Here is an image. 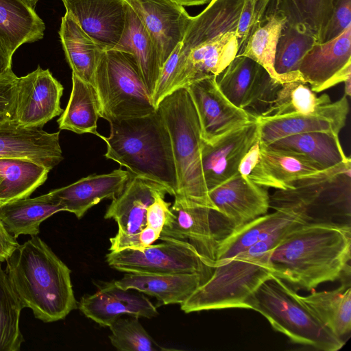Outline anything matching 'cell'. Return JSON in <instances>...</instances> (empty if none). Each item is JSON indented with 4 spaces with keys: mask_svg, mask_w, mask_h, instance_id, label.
<instances>
[{
    "mask_svg": "<svg viewBox=\"0 0 351 351\" xmlns=\"http://www.w3.org/2000/svg\"><path fill=\"white\" fill-rule=\"evenodd\" d=\"M182 6L199 5L209 3L211 0H170Z\"/></svg>",
    "mask_w": 351,
    "mask_h": 351,
    "instance_id": "51",
    "label": "cell"
},
{
    "mask_svg": "<svg viewBox=\"0 0 351 351\" xmlns=\"http://www.w3.org/2000/svg\"><path fill=\"white\" fill-rule=\"evenodd\" d=\"M265 145L298 156L319 171L333 167L349 158L343 152L339 135L328 132L293 134Z\"/></svg>",
    "mask_w": 351,
    "mask_h": 351,
    "instance_id": "26",
    "label": "cell"
},
{
    "mask_svg": "<svg viewBox=\"0 0 351 351\" xmlns=\"http://www.w3.org/2000/svg\"><path fill=\"white\" fill-rule=\"evenodd\" d=\"M45 25L25 0H0V44L8 55L22 45L42 39Z\"/></svg>",
    "mask_w": 351,
    "mask_h": 351,
    "instance_id": "27",
    "label": "cell"
},
{
    "mask_svg": "<svg viewBox=\"0 0 351 351\" xmlns=\"http://www.w3.org/2000/svg\"><path fill=\"white\" fill-rule=\"evenodd\" d=\"M165 195H157L148 206L146 213V226L160 232L173 221L174 215L170 209L171 203L165 200Z\"/></svg>",
    "mask_w": 351,
    "mask_h": 351,
    "instance_id": "47",
    "label": "cell"
},
{
    "mask_svg": "<svg viewBox=\"0 0 351 351\" xmlns=\"http://www.w3.org/2000/svg\"><path fill=\"white\" fill-rule=\"evenodd\" d=\"M160 239L163 242L143 251L110 252L106 255V262L111 268L125 273L199 274L210 278L215 263L202 256L191 244L170 237Z\"/></svg>",
    "mask_w": 351,
    "mask_h": 351,
    "instance_id": "10",
    "label": "cell"
},
{
    "mask_svg": "<svg viewBox=\"0 0 351 351\" xmlns=\"http://www.w3.org/2000/svg\"><path fill=\"white\" fill-rule=\"evenodd\" d=\"M245 0H211L192 21L181 42L180 71L172 91L217 76L237 56V27Z\"/></svg>",
    "mask_w": 351,
    "mask_h": 351,
    "instance_id": "3",
    "label": "cell"
},
{
    "mask_svg": "<svg viewBox=\"0 0 351 351\" xmlns=\"http://www.w3.org/2000/svg\"><path fill=\"white\" fill-rule=\"evenodd\" d=\"M263 161L271 174L286 188L291 183L319 171L313 165L294 154L272 149L260 142Z\"/></svg>",
    "mask_w": 351,
    "mask_h": 351,
    "instance_id": "40",
    "label": "cell"
},
{
    "mask_svg": "<svg viewBox=\"0 0 351 351\" xmlns=\"http://www.w3.org/2000/svg\"><path fill=\"white\" fill-rule=\"evenodd\" d=\"M0 264V351H19L24 341L19 319L23 308Z\"/></svg>",
    "mask_w": 351,
    "mask_h": 351,
    "instance_id": "38",
    "label": "cell"
},
{
    "mask_svg": "<svg viewBox=\"0 0 351 351\" xmlns=\"http://www.w3.org/2000/svg\"><path fill=\"white\" fill-rule=\"evenodd\" d=\"M216 211L232 230L267 213V190L243 178L239 172L208 192Z\"/></svg>",
    "mask_w": 351,
    "mask_h": 351,
    "instance_id": "17",
    "label": "cell"
},
{
    "mask_svg": "<svg viewBox=\"0 0 351 351\" xmlns=\"http://www.w3.org/2000/svg\"><path fill=\"white\" fill-rule=\"evenodd\" d=\"M59 35L72 73L93 85L95 72L104 50L66 12L62 17Z\"/></svg>",
    "mask_w": 351,
    "mask_h": 351,
    "instance_id": "31",
    "label": "cell"
},
{
    "mask_svg": "<svg viewBox=\"0 0 351 351\" xmlns=\"http://www.w3.org/2000/svg\"><path fill=\"white\" fill-rule=\"evenodd\" d=\"M349 112L348 97L331 102L308 114L256 117L260 142L268 144L281 138L308 132H328L339 135L345 126Z\"/></svg>",
    "mask_w": 351,
    "mask_h": 351,
    "instance_id": "18",
    "label": "cell"
},
{
    "mask_svg": "<svg viewBox=\"0 0 351 351\" xmlns=\"http://www.w3.org/2000/svg\"><path fill=\"white\" fill-rule=\"evenodd\" d=\"M62 1L66 12L104 51L117 45L125 25V0Z\"/></svg>",
    "mask_w": 351,
    "mask_h": 351,
    "instance_id": "20",
    "label": "cell"
},
{
    "mask_svg": "<svg viewBox=\"0 0 351 351\" xmlns=\"http://www.w3.org/2000/svg\"><path fill=\"white\" fill-rule=\"evenodd\" d=\"M93 86L99 99L101 118L108 122L141 117L157 110L136 60L126 52L103 51Z\"/></svg>",
    "mask_w": 351,
    "mask_h": 351,
    "instance_id": "8",
    "label": "cell"
},
{
    "mask_svg": "<svg viewBox=\"0 0 351 351\" xmlns=\"http://www.w3.org/2000/svg\"><path fill=\"white\" fill-rule=\"evenodd\" d=\"M351 25V0H338L326 27L324 41L330 40Z\"/></svg>",
    "mask_w": 351,
    "mask_h": 351,
    "instance_id": "48",
    "label": "cell"
},
{
    "mask_svg": "<svg viewBox=\"0 0 351 351\" xmlns=\"http://www.w3.org/2000/svg\"><path fill=\"white\" fill-rule=\"evenodd\" d=\"M17 79L12 70L0 77V122L15 119Z\"/></svg>",
    "mask_w": 351,
    "mask_h": 351,
    "instance_id": "46",
    "label": "cell"
},
{
    "mask_svg": "<svg viewBox=\"0 0 351 351\" xmlns=\"http://www.w3.org/2000/svg\"><path fill=\"white\" fill-rule=\"evenodd\" d=\"M149 34L161 68L182 42L192 21L183 6L170 0H125Z\"/></svg>",
    "mask_w": 351,
    "mask_h": 351,
    "instance_id": "16",
    "label": "cell"
},
{
    "mask_svg": "<svg viewBox=\"0 0 351 351\" xmlns=\"http://www.w3.org/2000/svg\"><path fill=\"white\" fill-rule=\"evenodd\" d=\"M312 221L304 213L292 209L278 208L232 230L219 243L215 266L225 263L237 254L247 250L276 232Z\"/></svg>",
    "mask_w": 351,
    "mask_h": 351,
    "instance_id": "23",
    "label": "cell"
},
{
    "mask_svg": "<svg viewBox=\"0 0 351 351\" xmlns=\"http://www.w3.org/2000/svg\"><path fill=\"white\" fill-rule=\"evenodd\" d=\"M1 182H2V178H1V176H0V184H1Z\"/></svg>",
    "mask_w": 351,
    "mask_h": 351,
    "instance_id": "55",
    "label": "cell"
},
{
    "mask_svg": "<svg viewBox=\"0 0 351 351\" xmlns=\"http://www.w3.org/2000/svg\"><path fill=\"white\" fill-rule=\"evenodd\" d=\"M112 49L126 52L134 58L152 97L161 69L159 56L149 34L128 3L123 34Z\"/></svg>",
    "mask_w": 351,
    "mask_h": 351,
    "instance_id": "28",
    "label": "cell"
},
{
    "mask_svg": "<svg viewBox=\"0 0 351 351\" xmlns=\"http://www.w3.org/2000/svg\"><path fill=\"white\" fill-rule=\"evenodd\" d=\"M295 227L276 232L237 254L225 263L215 265L210 278L180 304L181 310L189 313L247 308V301L250 297L273 275L270 263L272 250Z\"/></svg>",
    "mask_w": 351,
    "mask_h": 351,
    "instance_id": "4",
    "label": "cell"
},
{
    "mask_svg": "<svg viewBox=\"0 0 351 351\" xmlns=\"http://www.w3.org/2000/svg\"><path fill=\"white\" fill-rule=\"evenodd\" d=\"M170 207L174 215L171 224L162 229L159 238L170 237L186 241L209 261L215 263L219 241L228 234L222 223H228L217 211L174 196ZM230 233V232H229Z\"/></svg>",
    "mask_w": 351,
    "mask_h": 351,
    "instance_id": "11",
    "label": "cell"
},
{
    "mask_svg": "<svg viewBox=\"0 0 351 351\" xmlns=\"http://www.w3.org/2000/svg\"><path fill=\"white\" fill-rule=\"evenodd\" d=\"M101 117V106L95 86L72 73L70 98L57 120L59 129L77 134L90 133L99 137L97 129Z\"/></svg>",
    "mask_w": 351,
    "mask_h": 351,
    "instance_id": "32",
    "label": "cell"
},
{
    "mask_svg": "<svg viewBox=\"0 0 351 351\" xmlns=\"http://www.w3.org/2000/svg\"><path fill=\"white\" fill-rule=\"evenodd\" d=\"M265 20V14L257 8L256 0H245L237 27L238 54L242 51L254 29Z\"/></svg>",
    "mask_w": 351,
    "mask_h": 351,
    "instance_id": "45",
    "label": "cell"
},
{
    "mask_svg": "<svg viewBox=\"0 0 351 351\" xmlns=\"http://www.w3.org/2000/svg\"><path fill=\"white\" fill-rule=\"evenodd\" d=\"M19 245L0 221V262L5 261Z\"/></svg>",
    "mask_w": 351,
    "mask_h": 351,
    "instance_id": "49",
    "label": "cell"
},
{
    "mask_svg": "<svg viewBox=\"0 0 351 351\" xmlns=\"http://www.w3.org/2000/svg\"><path fill=\"white\" fill-rule=\"evenodd\" d=\"M247 306L260 313L276 330L295 343L337 351L346 343L323 325L291 287L274 275L256 289Z\"/></svg>",
    "mask_w": 351,
    "mask_h": 351,
    "instance_id": "7",
    "label": "cell"
},
{
    "mask_svg": "<svg viewBox=\"0 0 351 351\" xmlns=\"http://www.w3.org/2000/svg\"><path fill=\"white\" fill-rule=\"evenodd\" d=\"M344 83V90L346 96L351 95V77L348 79Z\"/></svg>",
    "mask_w": 351,
    "mask_h": 351,
    "instance_id": "52",
    "label": "cell"
},
{
    "mask_svg": "<svg viewBox=\"0 0 351 351\" xmlns=\"http://www.w3.org/2000/svg\"><path fill=\"white\" fill-rule=\"evenodd\" d=\"M157 110L170 136L177 177L174 196L216 211L202 171L199 121L187 88H180L167 95Z\"/></svg>",
    "mask_w": 351,
    "mask_h": 351,
    "instance_id": "6",
    "label": "cell"
},
{
    "mask_svg": "<svg viewBox=\"0 0 351 351\" xmlns=\"http://www.w3.org/2000/svg\"><path fill=\"white\" fill-rule=\"evenodd\" d=\"M260 67L252 59L237 56L217 76V85L231 103L243 109L256 81Z\"/></svg>",
    "mask_w": 351,
    "mask_h": 351,
    "instance_id": "37",
    "label": "cell"
},
{
    "mask_svg": "<svg viewBox=\"0 0 351 351\" xmlns=\"http://www.w3.org/2000/svg\"><path fill=\"white\" fill-rule=\"evenodd\" d=\"M12 58L0 44V77L12 70Z\"/></svg>",
    "mask_w": 351,
    "mask_h": 351,
    "instance_id": "50",
    "label": "cell"
},
{
    "mask_svg": "<svg viewBox=\"0 0 351 351\" xmlns=\"http://www.w3.org/2000/svg\"><path fill=\"white\" fill-rule=\"evenodd\" d=\"M123 289L114 281L107 282L92 295H84L80 311L101 326H110L123 315L151 319L158 315L156 307L142 293Z\"/></svg>",
    "mask_w": 351,
    "mask_h": 351,
    "instance_id": "21",
    "label": "cell"
},
{
    "mask_svg": "<svg viewBox=\"0 0 351 351\" xmlns=\"http://www.w3.org/2000/svg\"><path fill=\"white\" fill-rule=\"evenodd\" d=\"M28 4H29L33 8H35L36 3L39 0H25Z\"/></svg>",
    "mask_w": 351,
    "mask_h": 351,
    "instance_id": "54",
    "label": "cell"
},
{
    "mask_svg": "<svg viewBox=\"0 0 351 351\" xmlns=\"http://www.w3.org/2000/svg\"><path fill=\"white\" fill-rule=\"evenodd\" d=\"M5 261L14 291L36 318L53 322L77 308L70 269L37 235L19 244Z\"/></svg>",
    "mask_w": 351,
    "mask_h": 351,
    "instance_id": "2",
    "label": "cell"
},
{
    "mask_svg": "<svg viewBox=\"0 0 351 351\" xmlns=\"http://www.w3.org/2000/svg\"><path fill=\"white\" fill-rule=\"evenodd\" d=\"M298 71L315 93L351 77V25L336 38L315 44L300 60Z\"/></svg>",
    "mask_w": 351,
    "mask_h": 351,
    "instance_id": "14",
    "label": "cell"
},
{
    "mask_svg": "<svg viewBox=\"0 0 351 351\" xmlns=\"http://www.w3.org/2000/svg\"><path fill=\"white\" fill-rule=\"evenodd\" d=\"M238 172L245 179L261 186L274 188L276 190L286 189L265 165L261 152L260 138L242 158L238 167Z\"/></svg>",
    "mask_w": 351,
    "mask_h": 351,
    "instance_id": "42",
    "label": "cell"
},
{
    "mask_svg": "<svg viewBox=\"0 0 351 351\" xmlns=\"http://www.w3.org/2000/svg\"><path fill=\"white\" fill-rule=\"evenodd\" d=\"M160 233L154 228L146 226L141 231L128 234L121 231L110 238V252H119L123 250L143 251L159 239Z\"/></svg>",
    "mask_w": 351,
    "mask_h": 351,
    "instance_id": "44",
    "label": "cell"
},
{
    "mask_svg": "<svg viewBox=\"0 0 351 351\" xmlns=\"http://www.w3.org/2000/svg\"><path fill=\"white\" fill-rule=\"evenodd\" d=\"M338 0H271L266 16L278 13L287 23L302 27L311 32L318 43L324 33Z\"/></svg>",
    "mask_w": 351,
    "mask_h": 351,
    "instance_id": "34",
    "label": "cell"
},
{
    "mask_svg": "<svg viewBox=\"0 0 351 351\" xmlns=\"http://www.w3.org/2000/svg\"><path fill=\"white\" fill-rule=\"evenodd\" d=\"M286 21V19L278 13L266 16L265 20L252 32L241 53L237 55L252 59L263 67L271 77L281 83L290 80H303L298 71L279 75L274 69L276 46Z\"/></svg>",
    "mask_w": 351,
    "mask_h": 351,
    "instance_id": "33",
    "label": "cell"
},
{
    "mask_svg": "<svg viewBox=\"0 0 351 351\" xmlns=\"http://www.w3.org/2000/svg\"><path fill=\"white\" fill-rule=\"evenodd\" d=\"M64 88L49 69L40 66L18 77L15 120L25 127L42 128L63 112L60 99Z\"/></svg>",
    "mask_w": 351,
    "mask_h": 351,
    "instance_id": "13",
    "label": "cell"
},
{
    "mask_svg": "<svg viewBox=\"0 0 351 351\" xmlns=\"http://www.w3.org/2000/svg\"><path fill=\"white\" fill-rule=\"evenodd\" d=\"M331 102L327 94L317 97L303 80H290L282 83L271 104L261 116L308 114Z\"/></svg>",
    "mask_w": 351,
    "mask_h": 351,
    "instance_id": "36",
    "label": "cell"
},
{
    "mask_svg": "<svg viewBox=\"0 0 351 351\" xmlns=\"http://www.w3.org/2000/svg\"><path fill=\"white\" fill-rule=\"evenodd\" d=\"M131 173L121 168L104 174H93L68 186L50 191L64 211L77 219L106 198L113 199L123 191Z\"/></svg>",
    "mask_w": 351,
    "mask_h": 351,
    "instance_id": "24",
    "label": "cell"
},
{
    "mask_svg": "<svg viewBox=\"0 0 351 351\" xmlns=\"http://www.w3.org/2000/svg\"><path fill=\"white\" fill-rule=\"evenodd\" d=\"M166 194L174 195V192L154 179L131 174L121 193L112 199L104 218L114 219L119 231L140 232L146 227L148 206L157 195Z\"/></svg>",
    "mask_w": 351,
    "mask_h": 351,
    "instance_id": "22",
    "label": "cell"
},
{
    "mask_svg": "<svg viewBox=\"0 0 351 351\" xmlns=\"http://www.w3.org/2000/svg\"><path fill=\"white\" fill-rule=\"evenodd\" d=\"M282 83L261 66L256 81L243 109L254 117L261 116L271 104Z\"/></svg>",
    "mask_w": 351,
    "mask_h": 351,
    "instance_id": "43",
    "label": "cell"
},
{
    "mask_svg": "<svg viewBox=\"0 0 351 351\" xmlns=\"http://www.w3.org/2000/svg\"><path fill=\"white\" fill-rule=\"evenodd\" d=\"M317 43L305 28L285 23L280 32L275 55L274 69L279 75L298 71L304 55Z\"/></svg>",
    "mask_w": 351,
    "mask_h": 351,
    "instance_id": "39",
    "label": "cell"
},
{
    "mask_svg": "<svg viewBox=\"0 0 351 351\" xmlns=\"http://www.w3.org/2000/svg\"><path fill=\"white\" fill-rule=\"evenodd\" d=\"M258 139L259 125L255 117L213 143L202 141L201 160L208 192L238 172L242 158Z\"/></svg>",
    "mask_w": 351,
    "mask_h": 351,
    "instance_id": "15",
    "label": "cell"
},
{
    "mask_svg": "<svg viewBox=\"0 0 351 351\" xmlns=\"http://www.w3.org/2000/svg\"><path fill=\"white\" fill-rule=\"evenodd\" d=\"M112 346L119 351L167 350L158 344L138 321V317H119L109 326Z\"/></svg>",
    "mask_w": 351,
    "mask_h": 351,
    "instance_id": "41",
    "label": "cell"
},
{
    "mask_svg": "<svg viewBox=\"0 0 351 351\" xmlns=\"http://www.w3.org/2000/svg\"><path fill=\"white\" fill-rule=\"evenodd\" d=\"M208 278L199 274H155L125 273L114 282L156 298L163 304H181Z\"/></svg>",
    "mask_w": 351,
    "mask_h": 351,
    "instance_id": "25",
    "label": "cell"
},
{
    "mask_svg": "<svg viewBox=\"0 0 351 351\" xmlns=\"http://www.w3.org/2000/svg\"><path fill=\"white\" fill-rule=\"evenodd\" d=\"M59 136L15 119L0 122V158L29 160L51 171L63 160Z\"/></svg>",
    "mask_w": 351,
    "mask_h": 351,
    "instance_id": "19",
    "label": "cell"
},
{
    "mask_svg": "<svg viewBox=\"0 0 351 351\" xmlns=\"http://www.w3.org/2000/svg\"><path fill=\"white\" fill-rule=\"evenodd\" d=\"M216 77L208 76L186 86L198 116L201 138L206 143L256 117L231 103L220 90Z\"/></svg>",
    "mask_w": 351,
    "mask_h": 351,
    "instance_id": "12",
    "label": "cell"
},
{
    "mask_svg": "<svg viewBox=\"0 0 351 351\" xmlns=\"http://www.w3.org/2000/svg\"><path fill=\"white\" fill-rule=\"evenodd\" d=\"M276 190L269 196L270 207L304 212L312 221L350 217L351 160L319 171Z\"/></svg>",
    "mask_w": 351,
    "mask_h": 351,
    "instance_id": "9",
    "label": "cell"
},
{
    "mask_svg": "<svg viewBox=\"0 0 351 351\" xmlns=\"http://www.w3.org/2000/svg\"><path fill=\"white\" fill-rule=\"evenodd\" d=\"M50 170L29 160L0 158V204L29 197L46 181Z\"/></svg>",
    "mask_w": 351,
    "mask_h": 351,
    "instance_id": "35",
    "label": "cell"
},
{
    "mask_svg": "<svg viewBox=\"0 0 351 351\" xmlns=\"http://www.w3.org/2000/svg\"><path fill=\"white\" fill-rule=\"evenodd\" d=\"M270 1L271 0H257V2L259 4L263 5V6H265L266 8H268V5H269V3Z\"/></svg>",
    "mask_w": 351,
    "mask_h": 351,
    "instance_id": "53",
    "label": "cell"
},
{
    "mask_svg": "<svg viewBox=\"0 0 351 351\" xmlns=\"http://www.w3.org/2000/svg\"><path fill=\"white\" fill-rule=\"evenodd\" d=\"M109 123V136H99L106 143V158L125 167L132 175L166 185L175 195L177 177L170 136L158 110Z\"/></svg>",
    "mask_w": 351,
    "mask_h": 351,
    "instance_id": "5",
    "label": "cell"
},
{
    "mask_svg": "<svg viewBox=\"0 0 351 351\" xmlns=\"http://www.w3.org/2000/svg\"><path fill=\"white\" fill-rule=\"evenodd\" d=\"M60 211H64L63 206L48 193L1 204L0 221L16 239L21 234L32 237L40 232L43 221Z\"/></svg>",
    "mask_w": 351,
    "mask_h": 351,
    "instance_id": "29",
    "label": "cell"
},
{
    "mask_svg": "<svg viewBox=\"0 0 351 351\" xmlns=\"http://www.w3.org/2000/svg\"><path fill=\"white\" fill-rule=\"evenodd\" d=\"M350 223L308 221L289 230L272 250L273 275L314 290L350 273Z\"/></svg>",
    "mask_w": 351,
    "mask_h": 351,
    "instance_id": "1",
    "label": "cell"
},
{
    "mask_svg": "<svg viewBox=\"0 0 351 351\" xmlns=\"http://www.w3.org/2000/svg\"><path fill=\"white\" fill-rule=\"evenodd\" d=\"M341 285L331 291L312 292L300 299L333 335L343 339L351 331L350 274L341 278Z\"/></svg>",
    "mask_w": 351,
    "mask_h": 351,
    "instance_id": "30",
    "label": "cell"
}]
</instances>
